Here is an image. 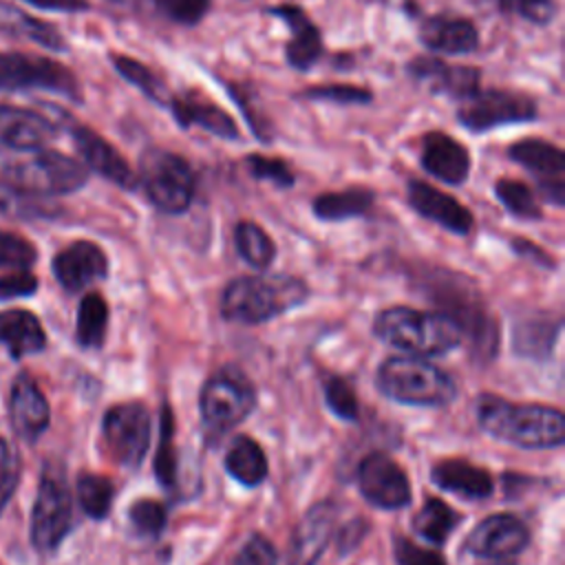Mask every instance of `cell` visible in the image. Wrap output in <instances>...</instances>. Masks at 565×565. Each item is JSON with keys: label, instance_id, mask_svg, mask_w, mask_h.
I'll list each match as a JSON object with an SVG mask.
<instances>
[{"label": "cell", "instance_id": "cell-1", "mask_svg": "<svg viewBox=\"0 0 565 565\" xmlns=\"http://www.w3.org/2000/svg\"><path fill=\"white\" fill-rule=\"evenodd\" d=\"M477 422L490 437L521 448H556L565 441V417L554 406L514 404L499 395H481Z\"/></svg>", "mask_w": 565, "mask_h": 565}, {"label": "cell", "instance_id": "cell-2", "mask_svg": "<svg viewBox=\"0 0 565 565\" xmlns=\"http://www.w3.org/2000/svg\"><path fill=\"white\" fill-rule=\"evenodd\" d=\"M307 296L305 280L289 274L241 276L225 287L221 313L230 322L260 324L302 305Z\"/></svg>", "mask_w": 565, "mask_h": 565}, {"label": "cell", "instance_id": "cell-3", "mask_svg": "<svg viewBox=\"0 0 565 565\" xmlns=\"http://www.w3.org/2000/svg\"><path fill=\"white\" fill-rule=\"evenodd\" d=\"M373 333L408 355H444L461 344L457 322L439 311H419L411 307H391L375 316Z\"/></svg>", "mask_w": 565, "mask_h": 565}, {"label": "cell", "instance_id": "cell-4", "mask_svg": "<svg viewBox=\"0 0 565 565\" xmlns=\"http://www.w3.org/2000/svg\"><path fill=\"white\" fill-rule=\"evenodd\" d=\"M88 181V170L77 159L40 148L31 150L29 157L11 159L0 163V183L20 194L33 196H55L71 194L84 188Z\"/></svg>", "mask_w": 565, "mask_h": 565}, {"label": "cell", "instance_id": "cell-5", "mask_svg": "<svg viewBox=\"0 0 565 565\" xmlns=\"http://www.w3.org/2000/svg\"><path fill=\"white\" fill-rule=\"evenodd\" d=\"M377 388L393 402L408 406H446L457 386L433 362L417 355H391L377 369Z\"/></svg>", "mask_w": 565, "mask_h": 565}, {"label": "cell", "instance_id": "cell-6", "mask_svg": "<svg viewBox=\"0 0 565 565\" xmlns=\"http://www.w3.org/2000/svg\"><path fill=\"white\" fill-rule=\"evenodd\" d=\"M73 525V499L60 463L42 468L33 512H31V543L38 552H55Z\"/></svg>", "mask_w": 565, "mask_h": 565}, {"label": "cell", "instance_id": "cell-7", "mask_svg": "<svg viewBox=\"0 0 565 565\" xmlns=\"http://www.w3.org/2000/svg\"><path fill=\"white\" fill-rule=\"evenodd\" d=\"M139 181L148 201L163 214H183L194 199L190 163L163 148H150L141 157Z\"/></svg>", "mask_w": 565, "mask_h": 565}, {"label": "cell", "instance_id": "cell-8", "mask_svg": "<svg viewBox=\"0 0 565 565\" xmlns=\"http://www.w3.org/2000/svg\"><path fill=\"white\" fill-rule=\"evenodd\" d=\"M256 406V391L243 371L223 366L201 388L199 411L207 433L221 435L238 426Z\"/></svg>", "mask_w": 565, "mask_h": 565}, {"label": "cell", "instance_id": "cell-9", "mask_svg": "<svg viewBox=\"0 0 565 565\" xmlns=\"http://www.w3.org/2000/svg\"><path fill=\"white\" fill-rule=\"evenodd\" d=\"M102 439L108 457L135 470L150 444V413L141 402H121L110 406L102 419Z\"/></svg>", "mask_w": 565, "mask_h": 565}, {"label": "cell", "instance_id": "cell-10", "mask_svg": "<svg viewBox=\"0 0 565 565\" xmlns=\"http://www.w3.org/2000/svg\"><path fill=\"white\" fill-rule=\"evenodd\" d=\"M42 88L57 93L66 99L79 102L82 88L77 77L64 64L51 57L0 53V90H29Z\"/></svg>", "mask_w": 565, "mask_h": 565}, {"label": "cell", "instance_id": "cell-11", "mask_svg": "<svg viewBox=\"0 0 565 565\" xmlns=\"http://www.w3.org/2000/svg\"><path fill=\"white\" fill-rule=\"evenodd\" d=\"M536 102L525 93L488 88L477 90L457 110V121L470 132H486L499 126L525 124L536 119Z\"/></svg>", "mask_w": 565, "mask_h": 565}, {"label": "cell", "instance_id": "cell-12", "mask_svg": "<svg viewBox=\"0 0 565 565\" xmlns=\"http://www.w3.org/2000/svg\"><path fill=\"white\" fill-rule=\"evenodd\" d=\"M508 157L534 174L541 194L552 205L565 203V152L539 137L519 139L508 148Z\"/></svg>", "mask_w": 565, "mask_h": 565}, {"label": "cell", "instance_id": "cell-13", "mask_svg": "<svg viewBox=\"0 0 565 565\" xmlns=\"http://www.w3.org/2000/svg\"><path fill=\"white\" fill-rule=\"evenodd\" d=\"M358 486L362 497L380 510H399L411 503L406 472L384 452H371L360 461Z\"/></svg>", "mask_w": 565, "mask_h": 565}, {"label": "cell", "instance_id": "cell-14", "mask_svg": "<svg viewBox=\"0 0 565 565\" xmlns=\"http://www.w3.org/2000/svg\"><path fill=\"white\" fill-rule=\"evenodd\" d=\"M530 543V532L514 514H492L483 519L466 539V550L483 558H510L523 552Z\"/></svg>", "mask_w": 565, "mask_h": 565}, {"label": "cell", "instance_id": "cell-15", "mask_svg": "<svg viewBox=\"0 0 565 565\" xmlns=\"http://www.w3.org/2000/svg\"><path fill=\"white\" fill-rule=\"evenodd\" d=\"M335 505L331 501L313 503L296 523L289 541L287 565H316L327 550L335 527Z\"/></svg>", "mask_w": 565, "mask_h": 565}, {"label": "cell", "instance_id": "cell-16", "mask_svg": "<svg viewBox=\"0 0 565 565\" xmlns=\"http://www.w3.org/2000/svg\"><path fill=\"white\" fill-rule=\"evenodd\" d=\"M53 274L66 291L75 294L106 278L108 258L93 241H75L55 254Z\"/></svg>", "mask_w": 565, "mask_h": 565}, {"label": "cell", "instance_id": "cell-17", "mask_svg": "<svg viewBox=\"0 0 565 565\" xmlns=\"http://www.w3.org/2000/svg\"><path fill=\"white\" fill-rule=\"evenodd\" d=\"M406 199L419 216L441 225L452 234L466 236L475 225V218L466 205H461L455 196L437 190L426 181L411 179L406 188Z\"/></svg>", "mask_w": 565, "mask_h": 565}, {"label": "cell", "instance_id": "cell-18", "mask_svg": "<svg viewBox=\"0 0 565 565\" xmlns=\"http://www.w3.org/2000/svg\"><path fill=\"white\" fill-rule=\"evenodd\" d=\"M9 422L13 433L24 441L40 439L49 428V422H51L49 402L40 391L38 382L26 373H20L11 384Z\"/></svg>", "mask_w": 565, "mask_h": 565}, {"label": "cell", "instance_id": "cell-19", "mask_svg": "<svg viewBox=\"0 0 565 565\" xmlns=\"http://www.w3.org/2000/svg\"><path fill=\"white\" fill-rule=\"evenodd\" d=\"M71 135L79 157L90 170H95L97 174H102L104 179L113 181L119 188L132 190L137 185V177L128 166V161L124 159V154L110 141H106L99 132H95L84 124H73Z\"/></svg>", "mask_w": 565, "mask_h": 565}, {"label": "cell", "instance_id": "cell-20", "mask_svg": "<svg viewBox=\"0 0 565 565\" xmlns=\"http://www.w3.org/2000/svg\"><path fill=\"white\" fill-rule=\"evenodd\" d=\"M57 135L55 124L33 108L0 104V143L9 150L31 152L44 148Z\"/></svg>", "mask_w": 565, "mask_h": 565}, {"label": "cell", "instance_id": "cell-21", "mask_svg": "<svg viewBox=\"0 0 565 565\" xmlns=\"http://www.w3.org/2000/svg\"><path fill=\"white\" fill-rule=\"evenodd\" d=\"M422 168L450 185H461L470 174V152L452 135L433 130L422 137Z\"/></svg>", "mask_w": 565, "mask_h": 565}, {"label": "cell", "instance_id": "cell-22", "mask_svg": "<svg viewBox=\"0 0 565 565\" xmlns=\"http://www.w3.org/2000/svg\"><path fill=\"white\" fill-rule=\"evenodd\" d=\"M406 71L419 79L433 86V90L448 95L452 99L466 102L479 90L481 73L472 66H450L441 62L435 55H419L413 62H408Z\"/></svg>", "mask_w": 565, "mask_h": 565}, {"label": "cell", "instance_id": "cell-23", "mask_svg": "<svg viewBox=\"0 0 565 565\" xmlns=\"http://www.w3.org/2000/svg\"><path fill=\"white\" fill-rule=\"evenodd\" d=\"M269 13L280 18L291 33V38L285 44V55H287L289 66H294L296 71H302V73L309 71L322 55L320 29L296 4H278V7H271Z\"/></svg>", "mask_w": 565, "mask_h": 565}, {"label": "cell", "instance_id": "cell-24", "mask_svg": "<svg viewBox=\"0 0 565 565\" xmlns=\"http://www.w3.org/2000/svg\"><path fill=\"white\" fill-rule=\"evenodd\" d=\"M168 108L172 110V117L177 119V124L181 128L199 126V128L212 132L214 137H221L227 141H236L241 137L238 126L234 124L232 115L227 110H223L218 104L205 99L196 90L172 97Z\"/></svg>", "mask_w": 565, "mask_h": 565}, {"label": "cell", "instance_id": "cell-25", "mask_svg": "<svg viewBox=\"0 0 565 565\" xmlns=\"http://www.w3.org/2000/svg\"><path fill=\"white\" fill-rule=\"evenodd\" d=\"M419 42L441 55H466L479 46V31L466 18L430 15L419 24Z\"/></svg>", "mask_w": 565, "mask_h": 565}, {"label": "cell", "instance_id": "cell-26", "mask_svg": "<svg viewBox=\"0 0 565 565\" xmlns=\"http://www.w3.org/2000/svg\"><path fill=\"white\" fill-rule=\"evenodd\" d=\"M435 486L463 499H486L492 494L494 483L486 468L466 459H444L433 466L430 472Z\"/></svg>", "mask_w": 565, "mask_h": 565}, {"label": "cell", "instance_id": "cell-27", "mask_svg": "<svg viewBox=\"0 0 565 565\" xmlns=\"http://www.w3.org/2000/svg\"><path fill=\"white\" fill-rule=\"evenodd\" d=\"M0 344L7 347L13 360L31 353H40L46 344V333L38 320L26 309L0 311Z\"/></svg>", "mask_w": 565, "mask_h": 565}, {"label": "cell", "instance_id": "cell-28", "mask_svg": "<svg viewBox=\"0 0 565 565\" xmlns=\"http://www.w3.org/2000/svg\"><path fill=\"white\" fill-rule=\"evenodd\" d=\"M0 31L11 38H22V40L35 42L51 51L66 49L62 33L51 22L38 20L9 2H0Z\"/></svg>", "mask_w": 565, "mask_h": 565}, {"label": "cell", "instance_id": "cell-29", "mask_svg": "<svg viewBox=\"0 0 565 565\" xmlns=\"http://www.w3.org/2000/svg\"><path fill=\"white\" fill-rule=\"evenodd\" d=\"M225 470L232 479L247 488H256L267 477V457L265 450L247 435L232 439L225 452Z\"/></svg>", "mask_w": 565, "mask_h": 565}, {"label": "cell", "instance_id": "cell-30", "mask_svg": "<svg viewBox=\"0 0 565 565\" xmlns=\"http://www.w3.org/2000/svg\"><path fill=\"white\" fill-rule=\"evenodd\" d=\"M375 201L373 190L353 185L340 192H324L313 199L311 210L320 221H344L353 216H364Z\"/></svg>", "mask_w": 565, "mask_h": 565}, {"label": "cell", "instance_id": "cell-31", "mask_svg": "<svg viewBox=\"0 0 565 565\" xmlns=\"http://www.w3.org/2000/svg\"><path fill=\"white\" fill-rule=\"evenodd\" d=\"M110 62L115 66V71L128 82L132 84L135 88H139L152 104L161 106V108H168L170 106V90L168 86L152 73L150 66H146L143 62L130 57V55H124V53H117V55H110Z\"/></svg>", "mask_w": 565, "mask_h": 565}, {"label": "cell", "instance_id": "cell-32", "mask_svg": "<svg viewBox=\"0 0 565 565\" xmlns=\"http://www.w3.org/2000/svg\"><path fill=\"white\" fill-rule=\"evenodd\" d=\"M457 525L459 514L441 499H428L413 519L415 532L435 545H444Z\"/></svg>", "mask_w": 565, "mask_h": 565}, {"label": "cell", "instance_id": "cell-33", "mask_svg": "<svg viewBox=\"0 0 565 565\" xmlns=\"http://www.w3.org/2000/svg\"><path fill=\"white\" fill-rule=\"evenodd\" d=\"M108 305L99 294H86L77 309L75 338L84 349H99L106 338Z\"/></svg>", "mask_w": 565, "mask_h": 565}, {"label": "cell", "instance_id": "cell-34", "mask_svg": "<svg viewBox=\"0 0 565 565\" xmlns=\"http://www.w3.org/2000/svg\"><path fill=\"white\" fill-rule=\"evenodd\" d=\"M234 243L241 258L254 269H267L276 256V245L269 234L254 221H241L234 230Z\"/></svg>", "mask_w": 565, "mask_h": 565}, {"label": "cell", "instance_id": "cell-35", "mask_svg": "<svg viewBox=\"0 0 565 565\" xmlns=\"http://www.w3.org/2000/svg\"><path fill=\"white\" fill-rule=\"evenodd\" d=\"M558 335V322L547 318H527L514 329V349L525 358H545L550 355L554 340Z\"/></svg>", "mask_w": 565, "mask_h": 565}, {"label": "cell", "instance_id": "cell-36", "mask_svg": "<svg viewBox=\"0 0 565 565\" xmlns=\"http://www.w3.org/2000/svg\"><path fill=\"white\" fill-rule=\"evenodd\" d=\"M494 194L501 201V205L516 218L523 221H539L543 216L541 203L536 194L525 185L523 181L516 179H499L494 183Z\"/></svg>", "mask_w": 565, "mask_h": 565}, {"label": "cell", "instance_id": "cell-37", "mask_svg": "<svg viewBox=\"0 0 565 565\" xmlns=\"http://www.w3.org/2000/svg\"><path fill=\"white\" fill-rule=\"evenodd\" d=\"M113 497H115V488L108 477L95 475V472H82L77 477V499L82 510L90 519H97V521L104 519L110 512Z\"/></svg>", "mask_w": 565, "mask_h": 565}, {"label": "cell", "instance_id": "cell-38", "mask_svg": "<svg viewBox=\"0 0 565 565\" xmlns=\"http://www.w3.org/2000/svg\"><path fill=\"white\" fill-rule=\"evenodd\" d=\"M172 433H174L172 413L168 406H163L161 439H159V448L154 455V475L163 483V488H172L177 481V452H174V444H172Z\"/></svg>", "mask_w": 565, "mask_h": 565}, {"label": "cell", "instance_id": "cell-39", "mask_svg": "<svg viewBox=\"0 0 565 565\" xmlns=\"http://www.w3.org/2000/svg\"><path fill=\"white\" fill-rule=\"evenodd\" d=\"M245 168L249 170V174L258 181H269L276 188H291L296 183L294 170L289 168V163L280 157H267V154H258L252 152L245 157Z\"/></svg>", "mask_w": 565, "mask_h": 565}, {"label": "cell", "instance_id": "cell-40", "mask_svg": "<svg viewBox=\"0 0 565 565\" xmlns=\"http://www.w3.org/2000/svg\"><path fill=\"white\" fill-rule=\"evenodd\" d=\"M130 525L141 536H159L168 521V510L157 499H137L128 510Z\"/></svg>", "mask_w": 565, "mask_h": 565}, {"label": "cell", "instance_id": "cell-41", "mask_svg": "<svg viewBox=\"0 0 565 565\" xmlns=\"http://www.w3.org/2000/svg\"><path fill=\"white\" fill-rule=\"evenodd\" d=\"M305 99L313 102H331V104H369L373 93L353 84H318L302 90Z\"/></svg>", "mask_w": 565, "mask_h": 565}, {"label": "cell", "instance_id": "cell-42", "mask_svg": "<svg viewBox=\"0 0 565 565\" xmlns=\"http://www.w3.org/2000/svg\"><path fill=\"white\" fill-rule=\"evenodd\" d=\"M324 402L329 406V411L340 417V419H347V422H353L358 419V397L351 388V384L342 377H329L324 382Z\"/></svg>", "mask_w": 565, "mask_h": 565}, {"label": "cell", "instance_id": "cell-43", "mask_svg": "<svg viewBox=\"0 0 565 565\" xmlns=\"http://www.w3.org/2000/svg\"><path fill=\"white\" fill-rule=\"evenodd\" d=\"M35 258H38V252L26 238H22L20 234L0 230V267L26 269L35 263Z\"/></svg>", "mask_w": 565, "mask_h": 565}, {"label": "cell", "instance_id": "cell-44", "mask_svg": "<svg viewBox=\"0 0 565 565\" xmlns=\"http://www.w3.org/2000/svg\"><path fill=\"white\" fill-rule=\"evenodd\" d=\"M20 481V457L18 450L0 437V514L11 501Z\"/></svg>", "mask_w": 565, "mask_h": 565}, {"label": "cell", "instance_id": "cell-45", "mask_svg": "<svg viewBox=\"0 0 565 565\" xmlns=\"http://www.w3.org/2000/svg\"><path fill=\"white\" fill-rule=\"evenodd\" d=\"M499 7L508 13H516L523 20L532 24H550L556 15V2L554 0H497Z\"/></svg>", "mask_w": 565, "mask_h": 565}, {"label": "cell", "instance_id": "cell-46", "mask_svg": "<svg viewBox=\"0 0 565 565\" xmlns=\"http://www.w3.org/2000/svg\"><path fill=\"white\" fill-rule=\"evenodd\" d=\"M161 11L177 24H199L210 9V0H157Z\"/></svg>", "mask_w": 565, "mask_h": 565}, {"label": "cell", "instance_id": "cell-47", "mask_svg": "<svg viewBox=\"0 0 565 565\" xmlns=\"http://www.w3.org/2000/svg\"><path fill=\"white\" fill-rule=\"evenodd\" d=\"M393 556L397 565H446L441 554L426 550L404 536H397L393 541Z\"/></svg>", "mask_w": 565, "mask_h": 565}, {"label": "cell", "instance_id": "cell-48", "mask_svg": "<svg viewBox=\"0 0 565 565\" xmlns=\"http://www.w3.org/2000/svg\"><path fill=\"white\" fill-rule=\"evenodd\" d=\"M276 563H278L276 547L271 545L269 539H265L260 534L252 536L241 547V552L236 554V561H234V565H276Z\"/></svg>", "mask_w": 565, "mask_h": 565}, {"label": "cell", "instance_id": "cell-49", "mask_svg": "<svg viewBox=\"0 0 565 565\" xmlns=\"http://www.w3.org/2000/svg\"><path fill=\"white\" fill-rule=\"evenodd\" d=\"M35 289H38V278L26 269H18L0 276V300L31 296L35 294Z\"/></svg>", "mask_w": 565, "mask_h": 565}, {"label": "cell", "instance_id": "cell-50", "mask_svg": "<svg viewBox=\"0 0 565 565\" xmlns=\"http://www.w3.org/2000/svg\"><path fill=\"white\" fill-rule=\"evenodd\" d=\"M24 2L46 9V11H66V13L86 11L90 7L86 0H24Z\"/></svg>", "mask_w": 565, "mask_h": 565}, {"label": "cell", "instance_id": "cell-51", "mask_svg": "<svg viewBox=\"0 0 565 565\" xmlns=\"http://www.w3.org/2000/svg\"><path fill=\"white\" fill-rule=\"evenodd\" d=\"M113 2H117V0H113Z\"/></svg>", "mask_w": 565, "mask_h": 565}]
</instances>
